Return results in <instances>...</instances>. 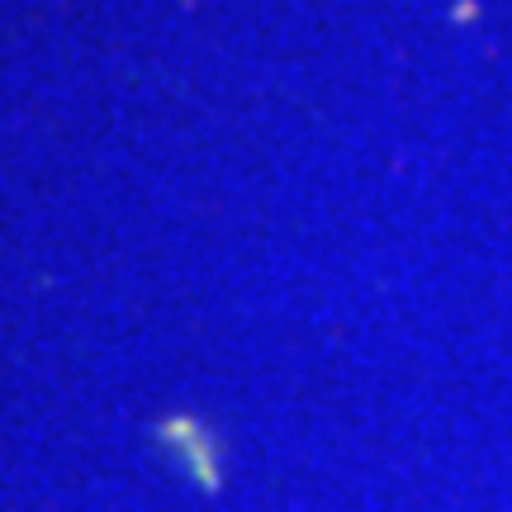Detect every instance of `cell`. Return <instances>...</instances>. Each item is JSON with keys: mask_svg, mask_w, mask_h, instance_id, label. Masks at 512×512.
<instances>
[{"mask_svg": "<svg viewBox=\"0 0 512 512\" xmlns=\"http://www.w3.org/2000/svg\"><path fill=\"white\" fill-rule=\"evenodd\" d=\"M157 441H162V451L181 465V475L200 494H219L223 489V441L204 418L171 413V418L157 422Z\"/></svg>", "mask_w": 512, "mask_h": 512, "instance_id": "6da1fadb", "label": "cell"}]
</instances>
